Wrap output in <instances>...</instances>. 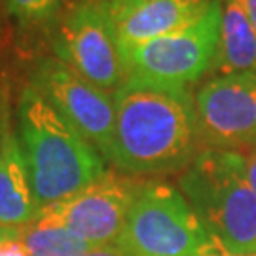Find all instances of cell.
Returning <instances> with one entry per match:
<instances>
[{
    "instance_id": "obj_6",
    "label": "cell",
    "mask_w": 256,
    "mask_h": 256,
    "mask_svg": "<svg viewBox=\"0 0 256 256\" xmlns=\"http://www.w3.org/2000/svg\"><path fill=\"white\" fill-rule=\"evenodd\" d=\"M52 28L54 57L76 74L110 93L126 82L120 44L104 0H74Z\"/></svg>"
},
{
    "instance_id": "obj_15",
    "label": "cell",
    "mask_w": 256,
    "mask_h": 256,
    "mask_svg": "<svg viewBox=\"0 0 256 256\" xmlns=\"http://www.w3.org/2000/svg\"><path fill=\"white\" fill-rule=\"evenodd\" d=\"M14 116H16V106L12 97V86L6 72L0 68V154L8 137L14 133Z\"/></svg>"
},
{
    "instance_id": "obj_10",
    "label": "cell",
    "mask_w": 256,
    "mask_h": 256,
    "mask_svg": "<svg viewBox=\"0 0 256 256\" xmlns=\"http://www.w3.org/2000/svg\"><path fill=\"white\" fill-rule=\"evenodd\" d=\"M120 46H135L190 25L212 0H104Z\"/></svg>"
},
{
    "instance_id": "obj_12",
    "label": "cell",
    "mask_w": 256,
    "mask_h": 256,
    "mask_svg": "<svg viewBox=\"0 0 256 256\" xmlns=\"http://www.w3.org/2000/svg\"><path fill=\"white\" fill-rule=\"evenodd\" d=\"M216 74H256V30L241 0H220Z\"/></svg>"
},
{
    "instance_id": "obj_18",
    "label": "cell",
    "mask_w": 256,
    "mask_h": 256,
    "mask_svg": "<svg viewBox=\"0 0 256 256\" xmlns=\"http://www.w3.org/2000/svg\"><path fill=\"white\" fill-rule=\"evenodd\" d=\"M198 256H243V254H234V252H230L226 248L220 245L218 241H214V239L210 238L207 241V245L198 252Z\"/></svg>"
},
{
    "instance_id": "obj_14",
    "label": "cell",
    "mask_w": 256,
    "mask_h": 256,
    "mask_svg": "<svg viewBox=\"0 0 256 256\" xmlns=\"http://www.w3.org/2000/svg\"><path fill=\"white\" fill-rule=\"evenodd\" d=\"M74 0H0L12 21L23 30L50 28Z\"/></svg>"
},
{
    "instance_id": "obj_1",
    "label": "cell",
    "mask_w": 256,
    "mask_h": 256,
    "mask_svg": "<svg viewBox=\"0 0 256 256\" xmlns=\"http://www.w3.org/2000/svg\"><path fill=\"white\" fill-rule=\"evenodd\" d=\"M114 95L112 162L128 176L184 171L202 152L196 99L188 88L126 80Z\"/></svg>"
},
{
    "instance_id": "obj_21",
    "label": "cell",
    "mask_w": 256,
    "mask_h": 256,
    "mask_svg": "<svg viewBox=\"0 0 256 256\" xmlns=\"http://www.w3.org/2000/svg\"><path fill=\"white\" fill-rule=\"evenodd\" d=\"M241 2H243L245 12H247L248 19H250V23H252V27L256 30V0H241Z\"/></svg>"
},
{
    "instance_id": "obj_20",
    "label": "cell",
    "mask_w": 256,
    "mask_h": 256,
    "mask_svg": "<svg viewBox=\"0 0 256 256\" xmlns=\"http://www.w3.org/2000/svg\"><path fill=\"white\" fill-rule=\"evenodd\" d=\"M12 238H23V228H14V226H2L0 224V243L4 239Z\"/></svg>"
},
{
    "instance_id": "obj_17",
    "label": "cell",
    "mask_w": 256,
    "mask_h": 256,
    "mask_svg": "<svg viewBox=\"0 0 256 256\" xmlns=\"http://www.w3.org/2000/svg\"><path fill=\"white\" fill-rule=\"evenodd\" d=\"M241 156H243V171H245V176H247L250 188L256 192V148L245 150V152H241Z\"/></svg>"
},
{
    "instance_id": "obj_7",
    "label": "cell",
    "mask_w": 256,
    "mask_h": 256,
    "mask_svg": "<svg viewBox=\"0 0 256 256\" xmlns=\"http://www.w3.org/2000/svg\"><path fill=\"white\" fill-rule=\"evenodd\" d=\"M140 182L108 169L78 194L42 207L32 224L63 228L92 247L116 245Z\"/></svg>"
},
{
    "instance_id": "obj_3",
    "label": "cell",
    "mask_w": 256,
    "mask_h": 256,
    "mask_svg": "<svg viewBox=\"0 0 256 256\" xmlns=\"http://www.w3.org/2000/svg\"><path fill=\"white\" fill-rule=\"evenodd\" d=\"M178 190L214 241L234 254L256 256V192L241 152L203 148L182 171Z\"/></svg>"
},
{
    "instance_id": "obj_11",
    "label": "cell",
    "mask_w": 256,
    "mask_h": 256,
    "mask_svg": "<svg viewBox=\"0 0 256 256\" xmlns=\"http://www.w3.org/2000/svg\"><path fill=\"white\" fill-rule=\"evenodd\" d=\"M40 209L14 128L0 154V224L25 228L36 220Z\"/></svg>"
},
{
    "instance_id": "obj_8",
    "label": "cell",
    "mask_w": 256,
    "mask_h": 256,
    "mask_svg": "<svg viewBox=\"0 0 256 256\" xmlns=\"http://www.w3.org/2000/svg\"><path fill=\"white\" fill-rule=\"evenodd\" d=\"M28 84L82 135L99 150L104 162L114 154L116 104L114 95L93 86L68 68L54 55H42L32 64Z\"/></svg>"
},
{
    "instance_id": "obj_19",
    "label": "cell",
    "mask_w": 256,
    "mask_h": 256,
    "mask_svg": "<svg viewBox=\"0 0 256 256\" xmlns=\"http://www.w3.org/2000/svg\"><path fill=\"white\" fill-rule=\"evenodd\" d=\"M82 256H128L118 245H102V247H92Z\"/></svg>"
},
{
    "instance_id": "obj_13",
    "label": "cell",
    "mask_w": 256,
    "mask_h": 256,
    "mask_svg": "<svg viewBox=\"0 0 256 256\" xmlns=\"http://www.w3.org/2000/svg\"><path fill=\"white\" fill-rule=\"evenodd\" d=\"M23 241L30 256H82L92 245L63 228L28 224L23 228Z\"/></svg>"
},
{
    "instance_id": "obj_9",
    "label": "cell",
    "mask_w": 256,
    "mask_h": 256,
    "mask_svg": "<svg viewBox=\"0 0 256 256\" xmlns=\"http://www.w3.org/2000/svg\"><path fill=\"white\" fill-rule=\"evenodd\" d=\"M194 99L202 148H256V74H216Z\"/></svg>"
},
{
    "instance_id": "obj_2",
    "label": "cell",
    "mask_w": 256,
    "mask_h": 256,
    "mask_svg": "<svg viewBox=\"0 0 256 256\" xmlns=\"http://www.w3.org/2000/svg\"><path fill=\"white\" fill-rule=\"evenodd\" d=\"M16 137L40 207L84 190L106 173V162L30 84L16 101Z\"/></svg>"
},
{
    "instance_id": "obj_5",
    "label": "cell",
    "mask_w": 256,
    "mask_h": 256,
    "mask_svg": "<svg viewBox=\"0 0 256 256\" xmlns=\"http://www.w3.org/2000/svg\"><path fill=\"white\" fill-rule=\"evenodd\" d=\"M220 36V0L190 25L135 46H120L126 80L188 88L212 70Z\"/></svg>"
},
{
    "instance_id": "obj_16",
    "label": "cell",
    "mask_w": 256,
    "mask_h": 256,
    "mask_svg": "<svg viewBox=\"0 0 256 256\" xmlns=\"http://www.w3.org/2000/svg\"><path fill=\"white\" fill-rule=\"evenodd\" d=\"M0 256H30V252L23 238H12L0 243Z\"/></svg>"
},
{
    "instance_id": "obj_4",
    "label": "cell",
    "mask_w": 256,
    "mask_h": 256,
    "mask_svg": "<svg viewBox=\"0 0 256 256\" xmlns=\"http://www.w3.org/2000/svg\"><path fill=\"white\" fill-rule=\"evenodd\" d=\"M209 239L178 188L142 180L116 245L128 256H198Z\"/></svg>"
}]
</instances>
